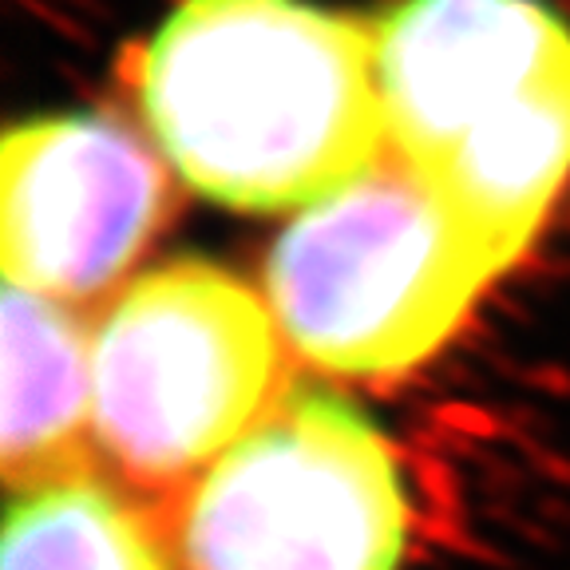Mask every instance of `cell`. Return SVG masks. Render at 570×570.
I'll list each match as a JSON object with an SVG mask.
<instances>
[{
	"instance_id": "6da1fadb",
	"label": "cell",
	"mask_w": 570,
	"mask_h": 570,
	"mask_svg": "<svg viewBox=\"0 0 570 570\" xmlns=\"http://www.w3.org/2000/svg\"><path fill=\"white\" fill-rule=\"evenodd\" d=\"M131 91L170 170L226 210H305L389 151L373 17L321 0H178Z\"/></svg>"
},
{
	"instance_id": "7a4b0ae2",
	"label": "cell",
	"mask_w": 570,
	"mask_h": 570,
	"mask_svg": "<svg viewBox=\"0 0 570 570\" xmlns=\"http://www.w3.org/2000/svg\"><path fill=\"white\" fill-rule=\"evenodd\" d=\"M373 48L389 155L511 269L570 183V20L547 0H396Z\"/></svg>"
},
{
	"instance_id": "3957f363",
	"label": "cell",
	"mask_w": 570,
	"mask_h": 570,
	"mask_svg": "<svg viewBox=\"0 0 570 570\" xmlns=\"http://www.w3.org/2000/svg\"><path fill=\"white\" fill-rule=\"evenodd\" d=\"M499 274L472 230L384 151L277 234L266 302L321 373L401 376L455 337Z\"/></svg>"
},
{
	"instance_id": "277c9868",
	"label": "cell",
	"mask_w": 570,
	"mask_h": 570,
	"mask_svg": "<svg viewBox=\"0 0 570 570\" xmlns=\"http://www.w3.org/2000/svg\"><path fill=\"white\" fill-rule=\"evenodd\" d=\"M277 333L269 302L210 258L139 274L91 333L99 452L151 491L206 472L282 396Z\"/></svg>"
},
{
	"instance_id": "5b68a950",
	"label": "cell",
	"mask_w": 570,
	"mask_h": 570,
	"mask_svg": "<svg viewBox=\"0 0 570 570\" xmlns=\"http://www.w3.org/2000/svg\"><path fill=\"white\" fill-rule=\"evenodd\" d=\"M175 539L187 570H401L409 491L365 412L294 389L198 475Z\"/></svg>"
},
{
	"instance_id": "8992f818",
	"label": "cell",
	"mask_w": 570,
	"mask_h": 570,
	"mask_svg": "<svg viewBox=\"0 0 570 570\" xmlns=\"http://www.w3.org/2000/svg\"><path fill=\"white\" fill-rule=\"evenodd\" d=\"M175 214L170 163L107 111L20 119L0 142L4 282L52 302L107 294Z\"/></svg>"
},
{
	"instance_id": "52a82bcc",
	"label": "cell",
	"mask_w": 570,
	"mask_h": 570,
	"mask_svg": "<svg viewBox=\"0 0 570 570\" xmlns=\"http://www.w3.org/2000/svg\"><path fill=\"white\" fill-rule=\"evenodd\" d=\"M91 341L60 302L4 285L0 468L12 491L91 475Z\"/></svg>"
},
{
	"instance_id": "ba28073f",
	"label": "cell",
	"mask_w": 570,
	"mask_h": 570,
	"mask_svg": "<svg viewBox=\"0 0 570 570\" xmlns=\"http://www.w3.org/2000/svg\"><path fill=\"white\" fill-rule=\"evenodd\" d=\"M0 570H170L139 511L96 475L17 491Z\"/></svg>"
}]
</instances>
